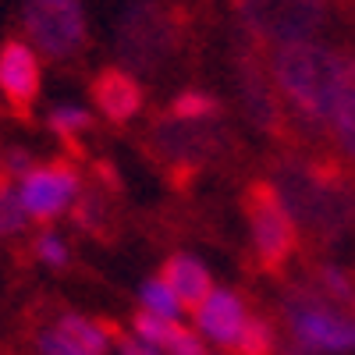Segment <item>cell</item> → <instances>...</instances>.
I'll return each instance as SVG.
<instances>
[{
	"label": "cell",
	"instance_id": "obj_1",
	"mask_svg": "<svg viewBox=\"0 0 355 355\" xmlns=\"http://www.w3.org/2000/svg\"><path fill=\"white\" fill-rule=\"evenodd\" d=\"M270 185L306 239L331 245L355 227V182L341 164L323 157H281Z\"/></svg>",
	"mask_w": 355,
	"mask_h": 355
},
{
	"label": "cell",
	"instance_id": "obj_2",
	"mask_svg": "<svg viewBox=\"0 0 355 355\" xmlns=\"http://www.w3.org/2000/svg\"><path fill=\"white\" fill-rule=\"evenodd\" d=\"M345 57L334 46H323L316 40L288 43L266 50L270 75L277 82V93L284 100L288 121L309 139H331L334 96L341 85Z\"/></svg>",
	"mask_w": 355,
	"mask_h": 355
},
{
	"label": "cell",
	"instance_id": "obj_3",
	"mask_svg": "<svg viewBox=\"0 0 355 355\" xmlns=\"http://www.w3.org/2000/svg\"><path fill=\"white\" fill-rule=\"evenodd\" d=\"M185 33L189 21L182 8L167 4V0H135L117 25V57L132 75L160 71L182 50Z\"/></svg>",
	"mask_w": 355,
	"mask_h": 355
},
{
	"label": "cell",
	"instance_id": "obj_4",
	"mask_svg": "<svg viewBox=\"0 0 355 355\" xmlns=\"http://www.w3.org/2000/svg\"><path fill=\"white\" fill-rule=\"evenodd\" d=\"M284 327L288 345L302 355H323V352H352L355 348V320L327 299L320 288L302 284L284 295Z\"/></svg>",
	"mask_w": 355,
	"mask_h": 355
},
{
	"label": "cell",
	"instance_id": "obj_5",
	"mask_svg": "<svg viewBox=\"0 0 355 355\" xmlns=\"http://www.w3.org/2000/svg\"><path fill=\"white\" fill-rule=\"evenodd\" d=\"M231 8L263 50L306 43L327 21V0H231Z\"/></svg>",
	"mask_w": 355,
	"mask_h": 355
},
{
	"label": "cell",
	"instance_id": "obj_6",
	"mask_svg": "<svg viewBox=\"0 0 355 355\" xmlns=\"http://www.w3.org/2000/svg\"><path fill=\"white\" fill-rule=\"evenodd\" d=\"M21 28L33 50L46 61H71L89 43L82 0H25Z\"/></svg>",
	"mask_w": 355,
	"mask_h": 355
},
{
	"label": "cell",
	"instance_id": "obj_7",
	"mask_svg": "<svg viewBox=\"0 0 355 355\" xmlns=\"http://www.w3.org/2000/svg\"><path fill=\"white\" fill-rule=\"evenodd\" d=\"M242 210L252 231V249L263 270H284L288 259L299 252V227L288 217L284 202L277 199L270 182H252L242 196Z\"/></svg>",
	"mask_w": 355,
	"mask_h": 355
},
{
	"label": "cell",
	"instance_id": "obj_8",
	"mask_svg": "<svg viewBox=\"0 0 355 355\" xmlns=\"http://www.w3.org/2000/svg\"><path fill=\"white\" fill-rule=\"evenodd\" d=\"M234 78H239V100L245 107L249 125L270 139H288L291 135V121L284 100L277 93V82L270 75V61H266V50L259 43H245L234 57Z\"/></svg>",
	"mask_w": 355,
	"mask_h": 355
},
{
	"label": "cell",
	"instance_id": "obj_9",
	"mask_svg": "<svg viewBox=\"0 0 355 355\" xmlns=\"http://www.w3.org/2000/svg\"><path fill=\"white\" fill-rule=\"evenodd\" d=\"M21 206L33 224L50 227L57 217H64L75 199L82 196V174L71 160H46L36 164L21 182H18Z\"/></svg>",
	"mask_w": 355,
	"mask_h": 355
},
{
	"label": "cell",
	"instance_id": "obj_10",
	"mask_svg": "<svg viewBox=\"0 0 355 355\" xmlns=\"http://www.w3.org/2000/svg\"><path fill=\"white\" fill-rule=\"evenodd\" d=\"M150 150L171 174H196L206 160L220 150L217 128H206L202 121H174L164 114V121L150 132Z\"/></svg>",
	"mask_w": 355,
	"mask_h": 355
},
{
	"label": "cell",
	"instance_id": "obj_11",
	"mask_svg": "<svg viewBox=\"0 0 355 355\" xmlns=\"http://www.w3.org/2000/svg\"><path fill=\"white\" fill-rule=\"evenodd\" d=\"M40 85H43V68H40V53L33 50V43L28 40L0 43V96L8 100L15 117L33 121Z\"/></svg>",
	"mask_w": 355,
	"mask_h": 355
},
{
	"label": "cell",
	"instance_id": "obj_12",
	"mask_svg": "<svg viewBox=\"0 0 355 355\" xmlns=\"http://www.w3.org/2000/svg\"><path fill=\"white\" fill-rule=\"evenodd\" d=\"M89 96L110 125H128L142 110V85L125 68H103L89 85Z\"/></svg>",
	"mask_w": 355,
	"mask_h": 355
},
{
	"label": "cell",
	"instance_id": "obj_13",
	"mask_svg": "<svg viewBox=\"0 0 355 355\" xmlns=\"http://www.w3.org/2000/svg\"><path fill=\"white\" fill-rule=\"evenodd\" d=\"M196 323L206 338H214L224 348H234L245 331V323H249V313H245V302L234 291L214 288L210 299L196 309Z\"/></svg>",
	"mask_w": 355,
	"mask_h": 355
},
{
	"label": "cell",
	"instance_id": "obj_14",
	"mask_svg": "<svg viewBox=\"0 0 355 355\" xmlns=\"http://www.w3.org/2000/svg\"><path fill=\"white\" fill-rule=\"evenodd\" d=\"M160 281L182 299V306L189 309H199L206 299H210V291H214V277L210 270L196 259V256H185V252H174L167 263H164V270H160Z\"/></svg>",
	"mask_w": 355,
	"mask_h": 355
},
{
	"label": "cell",
	"instance_id": "obj_15",
	"mask_svg": "<svg viewBox=\"0 0 355 355\" xmlns=\"http://www.w3.org/2000/svg\"><path fill=\"white\" fill-rule=\"evenodd\" d=\"M331 139L338 157L355 167V57H345V71H341V85L334 96V117H331Z\"/></svg>",
	"mask_w": 355,
	"mask_h": 355
},
{
	"label": "cell",
	"instance_id": "obj_16",
	"mask_svg": "<svg viewBox=\"0 0 355 355\" xmlns=\"http://www.w3.org/2000/svg\"><path fill=\"white\" fill-rule=\"evenodd\" d=\"M53 327L64 338H71L85 355H107L110 352V327H103L96 320H85L78 313H61L53 320Z\"/></svg>",
	"mask_w": 355,
	"mask_h": 355
},
{
	"label": "cell",
	"instance_id": "obj_17",
	"mask_svg": "<svg viewBox=\"0 0 355 355\" xmlns=\"http://www.w3.org/2000/svg\"><path fill=\"white\" fill-rule=\"evenodd\" d=\"M96 121H93V114H89L85 107H75V103H61V107H53L50 114H46V128L61 139L68 150H75L78 153V139L93 128Z\"/></svg>",
	"mask_w": 355,
	"mask_h": 355
},
{
	"label": "cell",
	"instance_id": "obj_18",
	"mask_svg": "<svg viewBox=\"0 0 355 355\" xmlns=\"http://www.w3.org/2000/svg\"><path fill=\"white\" fill-rule=\"evenodd\" d=\"M71 220L75 227H82L85 234H93V239H103L110 231V220H107V196L93 185V189H82V196L75 199L71 206Z\"/></svg>",
	"mask_w": 355,
	"mask_h": 355
},
{
	"label": "cell",
	"instance_id": "obj_19",
	"mask_svg": "<svg viewBox=\"0 0 355 355\" xmlns=\"http://www.w3.org/2000/svg\"><path fill=\"white\" fill-rule=\"evenodd\" d=\"M217 114H220V100L202 93V89H185L167 107V117H174V121H210Z\"/></svg>",
	"mask_w": 355,
	"mask_h": 355
},
{
	"label": "cell",
	"instance_id": "obj_20",
	"mask_svg": "<svg viewBox=\"0 0 355 355\" xmlns=\"http://www.w3.org/2000/svg\"><path fill=\"white\" fill-rule=\"evenodd\" d=\"M25 227H28V214L18 196V182L0 174V239H15Z\"/></svg>",
	"mask_w": 355,
	"mask_h": 355
},
{
	"label": "cell",
	"instance_id": "obj_21",
	"mask_svg": "<svg viewBox=\"0 0 355 355\" xmlns=\"http://www.w3.org/2000/svg\"><path fill=\"white\" fill-rule=\"evenodd\" d=\"M139 302L146 306V313H157V316H164V320H174L178 313L185 309L182 299H178V295H174L160 277L142 281V288H139Z\"/></svg>",
	"mask_w": 355,
	"mask_h": 355
},
{
	"label": "cell",
	"instance_id": "obj_22",
	"mask_svg": "<svg viewBox=\"0 0 355 355\" xmlns=\"http://www.w3.org/2000/svg\"><path fill=\"white\" fill-rule=\"evenodd\" d=\"M274 348H277L274 327L263 316H249V323H245L239 345H234V352H239V355H274Z\"/></svg>",
	"mask_w": 355,
	"mask_h": 355
},
{
	"label": "cell",
	"instance_id": "obj_23",
	"mask_svg": "<svg viewBox=\"0 0 355 355\" xmlns=\"http://www.w3.org/2000/svg\"><path fill=\"white\" fill-rule=\"evenodd\" d=\"M33 252H36V259H40V263H46V266H50V270H64V266L71 263V249H68V242H64L53 227H43V231L36 234Z\"/></svg>",
	"mask_w": 355,
	"mask_h": 355
},
{
	"label": "cell",
	"instance_id": "obj_24",
	"mask_svg": "<svg viewBox=\"0 0 355 355\" xmlns=\"http://www.w3.org/2000/svg\"><path fill=\"white\" fill-rule=\"evenodd\" d=\"M316 288L327 295V299H334V302H355L352 277L341 270V266H334V263H320L316 266Z\"/></svg>",
	"mask_w": 355,
	"mask_h": 355
},
{
	"label": "cell",
	"instance_id": "obj_25",
	"mask_svg": "<svg viewBox=\"0 0 355 355\" xmlns=\"http://www.w3.org/2000/svg\"><path fill=\"white\" fill-rule=\"evenodd\" d=\"M171 331H174V320H164V316H157V313H139L135 316V338H142L146 345H160V348H167V341H171Z\"/></svg>",
	"mask_w": 355,
	"mask_h": 355
},
{
	"label": "cell",
	"instance_id": "obj_26",
	"mask_svg": "<svg viewBox=\"0 0 355 355\" xmlns=\"http://www.w3.org/2000/svg\"><path fill=\"white\" fill-rule=\"evenodd\" d=\"M36 348H40V355H85L71 338H64L61 331H57L53 327V323H50V327H43L40 334H36Z\"/></svg>",
	"mask_w": 355,
	"mask_h": 355
},
{
	"label": "cell",
	"instance_id": "obj_27",
	"mask_svg": "<svg viewBox=\"0 0 355 355\" xmlns=\"http://www.w3.org/2000/svg\"><path fill=\"white\" fill-rule=\"evenodd\" d=\"M36 167V157L25 150V146H8L4 150V164H0V174H8L11 182H21V178Z\"/></svg>",
	"mask_w": 355,
	"mask_h": 355
},
{
	"label": "cell",
	"instance_id": "obj_28",
	"mask_svg": "<svg viewBox=\"0 0 355 355\" xmlns=\"http://www.w3.org/2000/svg\"><path fill=\"white\" fill-rule=\"evenodd\" d=\"M167 348H171L174 355H206V345L199 341V334L185 331L182 323H174V331H171V341H167Z\"/></svg>",
	"mask_w": 355,
	"mask_h": 355
},
{
	"label": "cell",
	"instance_id": "obj_29",
	"mask_svg": "<svg viewBox=\"0 0 355 355\" xmlns=\"http://www.w3.org/2000/svg\"><path fill=\"white\" fill-rule=\"evenodd\" d=\"M117 352L121 355H160L153 345H146L142 338H117Z\"/></svg>",
	"mask_w": 355,
	"mask_h": 355
},
{
	"label": "cell",
	"instance_id": "obj_30",
	"mask_svg": "<svg viewBox=\"0 0 355 355\" xmlns=\"http://www.w3.org/2000/svg\"><path fill=\"white\" fill-rule=\"evenodd\" d=\"M0 164H4V150H0Z\"/></svg>",
	"mask_w": 355,
	"mask_h": 355
}]
</instances>
